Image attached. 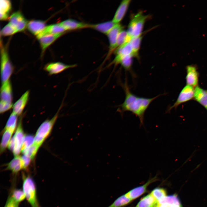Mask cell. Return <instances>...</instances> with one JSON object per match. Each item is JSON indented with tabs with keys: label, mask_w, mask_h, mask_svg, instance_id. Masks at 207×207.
Here are the masks:
<instances>
[{
	"label": "cell",
	"mask_w": 207,
	"mask_h": 207,
	"mask_svg": "<svg viewBox=\"0 0 207 207\" xmlns=\"http://www.w3.org/2000/svg\"><path fill=\"white\" fill-rule=\"evenodd\" d=\"M122 86L125 96L124 102L119 106L120 112H131L139 118L141 124H143L145 111L152 102L161 95L151 98L139 97L131 91L126 81Z\"/></svg>",
	"instance_id": "obj_1"
},
{
	"label": "cell",
	"mask_w": 207,
	"mask_h": 207,
	"mask_svg": "<svg viewBox=\"0 0 207 207\" xmlns=\"http://www.w3.org/2000/svg\"><path fill=\"white\" fill-rule=\"evenodd\" d=\"M62 106L61 105L57 112L51 119L45 120L40 126L34 137V143L41 146L48 137L57 118Z\"/></svg>",
	"instance_id": "obj_2"
},
{
	"label": "cell",
	"mask_w": 207,
	"mask_h": 207,
	"mask_svg": "<svg viewBox=\"0 0 207 207\" xmlns=\"http://www.w3.org/2000/svg\"><path fill=\"white\" fill-rule=\"evenodd\" d=\"M148 16L139 12L131 19L128 26L127 32L129 36L132 38L141 35L144 24Z\"/></svg>",
	"instance_id": "obj_3"
},
{
	"label": "cell",
	"mask_w": 207,
	"mask_h": 207,
	"mask_svg": "<svg viewBox=\"0 0 207 207\" xmlns=\"http://www.w3.org/2000/svg\"><path fill=\"white\" fill-rule=\"evenodd\" d=\"M1 79L3 83L9 80L14 71V67L7 51L2 44L1 45Z\"/></svg>",
	"instance_id": "obj_4"
},
{
	"label": "cell",
	"mask_w": 207,
	"mask_h": 207,
	"mask_svg": "<svg viewBox=\"0 0 207 207\" xmlns=\"http://www.w3.org/2000/svg\"><path fill=\"white\" fill-rule=\"evenodd\" d=\"M22 187L25 198L31 206L39 207L35 185L32 178L29 176L23 177Z\"/></svg>",
	"instance_id": "obj_5"
},
{
	"label": "cell",
	"mask_w": 207,
	"mask_h": 207,
	"mask_svg": "<svg viewBox=\"0 0 207 207\" xmlns=\"http://www.w3.org/2000/svg\"><path fill=\"white\" fill-rule=\"evenodd\" d=\"M194 92L193 87L187 85L181 91L175 102L169 108L168 111H170L173 108H176L181 103L194 98Z\"/></svg>",
	"instance_id": "obj_6"
},
{
	"label": "cell",
	"mask_w": 207,
	"mask_h": 207,
	"mask_svg": "<svg viewBox=\"0 0 207 207\" xmlns=\"http://www.w3.org/2000/svg\"><path fill=\"white\" fill-rule=\"evenodd\" d=\"M9 22L16 29L18 32L24 30L27 27L28 22L21 12L14 13L9 17Z\"/></svg>",
	"instance_id": "obj_7"
},
{
	"label": "cell",
	"mask_w": 207,
	"mask_h": 207,
	"mask_svg": "<svg viewBox=\"0 0 207 207\" xmlns=\"http://www.w3.org/2000/svg\"><path fill=\"white\" fill-rule=\"evenodd\" d=\"M76 66V64L68 65L61 62H52L47 64L44 69L51 75L59 74L68 69L75 67Z\"/></svg>",
	"instance_id": "obj_8"
},
{
	"label": "cell",
	"mask_w": 207,
	"mask_h": 207,
	"mask_svg": "<svg viewBox=\"0 0 207 207\" xmlns=\"http://www.w3.org/2000/svg\"><path fill=\"white\" fill-rule=\"evenodd\" d=\"M154 207H182L179 200L175 194L166 196L156 203Z\"/></svg>",
	"instance_id": "obj_9"
},
{
	"label": "cell",
	"mask_w": 207,
	"mask_h": 207,
	"mask_svg": "<svg viewBox=\"0 0 207 207\" xmlns=\"http://www.w3.org/2000/svg\"><path fill=\"white\" fill-rule=\"evenodd\" d=\"M122 26L119 23L115 24L107 34L110 43L109 53L116 49V42L118 35L123 30Z\"/></svg>",
	"instance_id": "obj_10"
},
{
	"label": "cell",
	"mask_w": 207,
	"mask_h": 207,
	"mask_svg": "<svg viewBox=\"0 0 207 207\" xmlns=\"http://www.w3.org/2000/svg\"><path fill=\"white\" fill-rule=\"evenodd\" d=\"M187 75L186 77L187 85L196 87L198 82L199 73L197 67L195 65H190L187 66Z\"/></svg>",
	"instance_id": "obj_11"
},
{
	"label": "cell",
	"mask_w": 207,
	"mask_h": 207,
	"mask_svg": "<svg viewBox=\"0 0 207 207\" xmlns=\"http://www.w3.org/2000/svg\"><path fill=\"white\" fill-rule=\"evenodd\" d=\"M21 122V119H20L14 136L15 140V146L13 152L15 156H18L20 152L24 136Z\"/></svg>",
	"instance_id": "obj_12"
},
{
	"label": "cell",
	"mask_w": 207,
	"mask_h": 207,
	"mask_svg": "<svg viewBox=\"0 0 207 207\" xmlns=\"http://www.w3.org/2000/svg\"><path fill=\"white\" fill-rule=\"evenodd\" d=\"M0 101L12 103V89L10 80L2 83L0 89Z\"/></svg>",
	"instance_id": "obj_13"
},
{
	"label": "cell",
	"mask_w": 207,
	"mask_h": 207,
	"mask_svg": "<svg viewBox=\"0 0 207 207\" xmlns=\"http://www.w3.org/2000/svg\"><path fill=\"white\" fill-rule=\"evenodd\" d=\"M30 92L27 91L13 105L12 112L17 116L20 115L26 106L29 98Z\"/></svg>",
	"instance_id": "obj_14"
},
{
	"label": "cell",
	"mask_w": 207,
	"mask_h": 207,
	"mask_svg": "<svg viewBox=\"0 0 207 207\" xmlns=\"http://www.w3.org/2000/svg\"><path fill=\"white\" fill-rule=\"evenodd\" d=\"M64 33L46 34L37 37L40 43L42 52H44L49 46Z\"/></svg>",
	"instance_id": "obj_15"
},
{
	"label": "cell",
	"mask_w": 207,
	"mask_h": 207,
	"mask_svg": "<svg viewBox=\"0 0 207 207\" xmlns=\"http://www.w3.org/2000/svg\"><path fill=\"white\" fill-rule=\"evenodd\" d=\"M156 177H155L149 180L143 185L134 188L126 194L127 196L132 200H134L145 193L149 185L156 181Z\"/></svg>",
	"instance_id": "obj_16"
},
{
	"label": "cell",
	"mask_w": 207,
	"mask_h": 207,
	"mask_svg": "<svg viewBox=\"0 0 207 207\" xmlns=\"http://www.w3.org/2000/svg\"><path fill=\"white\" fill-rule=\"evenodd\" d=\"M131 1L124 0L121 2L112 20L113 22L117 24L121 21L126 13Z\"/></svg>",
	"instance_id": "obj_17"
},
{
	"label": "cell",
	"mask_w": 207,
	"mask_h": 207,
	"mask_svg": "<svg viewBox=\"0 0 207 207\" xmlns=\"http://www.w3.org/2000/svg\"><path fill=\"white\" fill-rule=\"evenodd\" d=\"M46 26L45 21L38 20L30 21L28 23L27 26L28 30L36 36L41 32Z\"/></svg>",
	"instance_id": "obj_18"
},
{
	"label": "cell",
	"mask_w": 207,
	"mask_h": 207,
	"mask_svg": "<svg viewBox=\"0 0 207 207\" xmlns=\"http://www.w3.org/2000/svg\"><path fill=\"white\" fill-rule=\"evenodd\" d=\"M194 99L207 109V90L197 86L194 88Z\"/></svg>",
	"instance_id": "obj_19"
},
{
	"label": "cell",
	"mask_w": 207,
	"mask_h": 207,
	"mask_svg": "<svg viewBox=\"0 0 207 207\" xmlns=\"http://www.w3.org/2000/svg\"><path fill=\"white\" fill-rule=\"evenodd\" d=\"M66 30H73L89 27L90 24L78 22L74 20L68 19L60 23Z\"/></svg>",
	"instance_id": "obj_20"
},
{
	"label": "cell",
	"mask_w": 207,
	"mask_h": 207,
	"mask_svg": "<svg viewBox=\"0 0 207 207\" xmlns=\"http://www.w3.org/2000/svg\"><path fill=\"white\" fill-rule=\"evenodd\" d=\"M66 30L60 23L46 26L43 31L37 37L49 34H57L64 33Z\"/></svg>",
	"instance_id": "obj_21"
},
{
	"label": "cell",
	"mask_w": 207,
	"mask_h": 207,
	"mask_svg": "<svg viewBox=\"0 0 207 207\" xmlns=\"http://www.w3.org/2000/svg\"><path fill=\"white\" fill-rule=\"evenodd\" d=\"M0 1V20H5L8 18L9 12L11 9V3L9 1L7 0H1Z\"/></svg>",
	"instance_id": "obj_22"
},
{
	"label": "cell",
	"mask_w": 207,
	"mask_h": 207,
	"mask_svg": "<svg viewBox=\"0 0 207 207\" xmlns=\"http://www.w3.org/2000/svg\"><path fill=\"white\" fill-rule=\"evenodd\" d=\"M116 24L112 21L94 24H90V28L95 29L103 33L107 34L111 29Z\"/></svg>",
	"instance_id": "obj_23"
},
{
	"label": "cell",
	"mask_w": 207,
	"mask_h": 207,
	"mask_svg": "<svg viewBox=\"0 0 207 207\" xmlns=\"http://www.w3.org/2000/svg\"><path fill=\"white\" fill-rule=\"evenodd\" d=\"M157 201L150 193L143 198L135 207H153Z\"/></svg>",
	"instance_id": "obj_24"
},
{
	"label": "cell",
	"mask_w": 207,
	"mask_h": 207,
	"mask_svg": "<svg viewBox=\"0 0 207 207\" xmlns=\"http://www.w3.org/2000/svg\"><path fill=\"white\" fill-rule=\"evenodd\" d=\"M7 169L12 172L16 173L22 169L21 157L18 156H15L7 165Z\"/></svg>",
	"instance_id": "obj_25"
},
{
	"label": "cell",
	"mask_w": 207,
	"mask_h": 207,
	"mask_svg": "<svg viewBox=\"0 0 207 207\" xmlns=\"http://www.w3.org/2000/svg\"><path fill=\"white\" fill-rule=\"evenodd\" d=\"M142 38V37L141 35L132 38L130 41L132 48V55L133 57L138 59L139 58L138 53Z\"/></svg>",
	"instance_id": "obj_26"
},
{
	"label": "cell",
	"mask_w": 207,
	"mask_h": 207,
	"mask_svg": "<svg viewBox=\"0 0 207 207\" xmlns=\"http://www.w3.org/2000/svg\"><path fill=\"white\" fill-rule=\"evenodd\" d=\"M14 132L9 129L4 130L0 145V153L3 152L8 146Z\"/></svg>",
	"instance_id": "obj_27"
},
{
	"label": "cell",
	"mask_w": 207,
	"mask_h": 207,
	"mask_svg": "<svg viewBox=\"0 0 207 207\" xmlns=\"http://www.w3.org/2000/svg\"><path fill=\"white\" fill-rule=\"evenodd\" d=\"M132 200L125 194L118 198L107 207H122L128 204Z\"/></svg>",
	"instance_id": "obj_28"
},
{
	"label": "cell",
	"mask_w": 207,
	"mask_h": 207,
	"mask_svg": "<svg viewBox=\"0 0 207 207\" xmlns=\"http://www.w3.org/2000/svg\"><path fill=\"white\" fill-rule=\"evenodd\" d=\"M133 57L131 55L124 56L118 61L117 65L120 64L126 70L130 71L131 69Z\"/></svg>",
	"instance_id": "obj_29"
},
{
	"label": "cell",
	"mask_w": 207,
	"mask_h": 207,
	"mask_svg": "<svg viewBox=\"0 0 207 207\" xmlns=\"http://www.w3.org/2000/svg\"><path fill=\"white\" fill-rule=\"evenodd\" d=\"M40 146L34 143L29 147L22 151L24 155L30 157L31 159L34 158Z\"/></svg>",
	"instance_id": "obj_30"
},
{
	"label": "cell",
	"mask_w": 207,
	"mask_h": 207,
	"mask_svg": "<svg viewBox=\"0 0 207 207\" xmlns=\"http://www.w3.org/2000/svg\"><path fill=\"white\" fill-rule=\"evenodd\" d=\"M127 31L122 30L119 34L116 42V49L125 43L130 41L131 39Z\"/></svg>",
	"instance_id": "obj_31"
},
{
	"label": "cell",
	"mask_w": 207,
	"mask_h": 207,
	"mask_svg": "<svg viewBox=\"0 0 207 207\" xmlns=\"http://www.w3.org/2000/svg\"><path fill=\"white\" fill-rule=\"evenodd\" d=\"M17 116L13 112L11 113L7 121L4 130L9 129L14 132L16 126Z\"/></svg>",
	"instance_id": "obj_32"
},
{
	"label": "cell",
	"mask_w": 207,
	"mask_h": 207,
	"mask_svg": "<svg viewBox=\"0 0 207 207\" xmlns=\"http://www.w3.org/2000/svg\"><path fill=\"white\" fill-rule=\"evenodd\" d=\"M10 196L15 201L18 203L23 200L26 198L23 191L20 189H14Z\"/></svg>",
	"instance_id": "obj_33"
},
{
	"label": "cell",
	"mask_w": 207,
	"mask_h": 207,
	"mask_svg": "<svg viewBox=\"0 0 207 207\" xmlns=\"http://www.w3.org/2000/svg\"><path fill=\"white\" fill-rule=\"evenodd\" d=\"M150 193L157 201L166 196V191L162 188H155Z\"/></svg>",
	"instance_id": "obj_34"
},
{
	"label": "cell",
	"mask_w": 207,
	"mask_h": 207,
	"mask_svg": "<svg viewBox=\"0 0 207 207\" xmlns=\"http://www.w3.org/2000/svg\"><path fill=\"white\" fill-rule=\"evenodd\" d=\"M17 32L18 31L16 28L9 23L3 28L1 33L3 36H8L13 35Z\"/></svg>",
	"instance_id": "obj_35"
},
{
	"label": "cell",
	"mask_w": 207,
	"mask_h": 207,
	"mask_svg": "<svg viewBox=\"0 0 207 207\" xmlns=\"http://www.w3.org/2000/svg\"><path fill=\"white\" fill-rule=\"evenodd\" d=\"M34 142V137L32 135H24L21 148V151L32 145Z\"/></svg>",
	"instance_id": "obj_36"
},
{
	"label": "cell",
	"mask_w": 207,
	"mask_h": 207,
	"mask_svg": "<svg viewBox=\"0 0 207 207\" xmlns=\"http://www.w3.org/2000/svg\"><path fill=\"white\" fill-rule=\"evenodd\" d=\"M13 106V103L0 101V113H3L9 110Z\"/></svg>",
	"instance_id": "obj_37"
},
{
	"label": "cell",
	"mask_w": 207,
	"mask_h": 207,
	"mask_svg": "<svg viewBox=\"0 0 207 207\" xmlns=\"http://www.w3.org/2000/svg\"><path fill=\"white\" fill-rule=\"evenodd\" d=\"M31 159L30 157L24 155L21 157L22 169H26L30 164Z\"/></svg>",
	"instance_id": "obj_38"
},
{
	"label": "cell",
	"mask_w": 207,
	"mask_h": 207,
	"mask_svg": "<svg viewBox=\"0 0 207 207\" xmlns=\"http://www.w3.org/2000/svg\"><path fill=\"white\" fill-rule=\"evenodd\" d=\"M19 203L15 201L9 196L7 201L4 207H18Z\"/></svg>",
	"instance_id": "obj_39"
},
{
	"label": "cell",
	"mask_w": 207,
	"mask_h": 207,
	"mask_svg": "<svg viewBox=\"0 0 207 207\" xmlns=\"http://www.w3.org/2000/svg\"><path fill=\"white\" fill-rule=\"evenodd\" d=\"M15 146V139L14 136H13L11 139L9 144L8 146V148L9 149L12 151V152H13L14 150Z\"/></svg>",
	"instance_id": "obj_40"
},
{
	"label": "cell",
	"mask_w": 207,
	"mask_h": 207,
	"mask_svg": "<svg viewBox=\"0 0 207 207\" xmlns=\"http://www.w3.org/2000/svg\"></svg>",
	"instance_id": "obj_41"
}]
</instances>
